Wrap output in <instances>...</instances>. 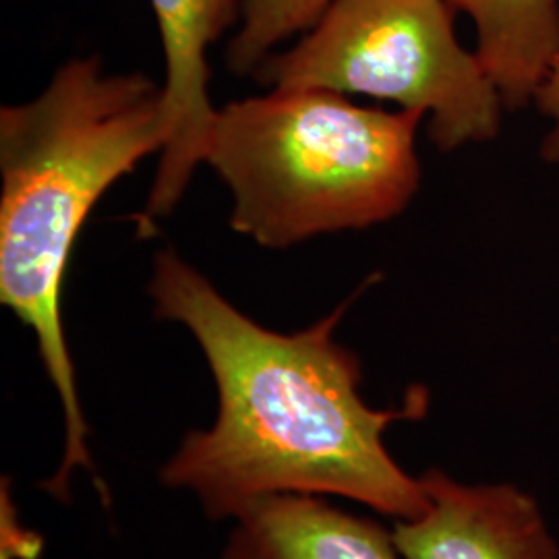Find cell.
Segmentation results:
<instances>
[{
    "label": "cell",
    "mask_w": 559,
    "mask_h": 559,
    "mask_svg": "<svg viewBox=\"0 0 559 559\" xmlns=\"http://www.w3.org/2000/svg\"><path fill=\"white\" fill-rule=\"evenodd\" d=\"M334 0H245L228 62L237 75L255 73L280 41L311 29Z\"/></svg>",
    "instance_id": "cell-9"
},
{
    "label": "cell",
    "mask_w": 559,
    "mask_h": 559,
    "mask_svg": "<svg viewBox=\"0 0 559 559\" xmlns=\"http://www.w3.org/2000/svg\"><path fill=\"white\" fill-rule=\"evenodd\" d=\"M429 503L399 520L402 559H558L539 506L512 485H466L441 471L420 475Z\"/></svg>",
    "instance_id": "cell-6"
},
{
    "label": "cell",
    "mask_w": 559,
    "mask_h": 559,
    "mask_svg": "<svg viewBox=\"0 0 559 559\" xmlns=\"http://www.w3.org/2000/svg\"><path fill=\"white\" fill-rule=\"evenodd\" d=\"M245 0H150L166 59L164 110L168 141L150 198L138 216L140 237L177 207L195 168L205 162L218 110L210 100L207 50L242 15Z\"/></svg>",
    "instance_id": "cell-5"
},
{
    "label": "cell",
    "mask_w": 559,
    "mask_h": 559,
    "mask_svg": "<svg viewBox=\"0 0 559 559\" xmlns=\"http://www.w3.org/2000/svg\"><path fill=\"white\" fill-rule=\"evenodd\" d=\"M154 313L191 332L212 371L218 413L162 464L164 487L187 491L207 519L235 520L280 493L338 496L380 514L419 516L429 498L385 448L396 420L420 419L427 392L400 408L360 396V360L336 340L350 300L293 334L247 318L173 251H162L147 286Z\"/></svg>",
    "instance_id": "cell-1"
},
{
    "label": "cell",
    "mask_w": 559,
    "mask_h": 559,
    "mask_svg": "<svg viewBox=\"0 0 559 559\" xmlns=\"http://www.w3.org/2000/svg\"><path fill=\"white\" fill-rule=\"evenodd\" d=\"M166 141L164 90L141 73L106 75L96 57L69 60L36 100L0 110V302L36 334L62 406V459L40 485L57 500L73 473L96 475L62 325L67 265L102 195Z\"/></svg>",
    "instance_id": "cell-2"
},
{
    "label": "cell",
    "mask_w": 559,
    "mask_h": 559,
    "mask_svg": "<svg viewBox=\"0 0 559 559\" xmlns=\"http://www.w3.org/2000/svg\"><path fill=\"white\" fill-rule=\"evenodd\" d=\"M535 104L545 119L551 120V129L540 145L543 160L559 164V67L540 85Z\"/></svg>",
    "instance_id": "cell-10"
},
{
    "label": "cell",
    "mask_w": 559,
    "mask_h": 559,
    "mask_svg": "<svg viewBox=\"0 0 559 559\" xmlns=\"http://www.w3.org/2000/svg\"><path fill=\"white\" fill-rule=\"evenodd\" d=\"M448 0H334L255 80L272 90H330L431 115L429 135L452 152L498 138L501 100L477 52L454 32Z\"/></svg>",
    "instance_id": "cell-4"
},
{
    "label": "cell",
    "mask_w": 559,
    "mask_h": 559,
    "mask_svg": "<svg viewBox=\"0 0 559 559\" xmlns=\"http://www.w3.org/2000/svg\"><path fill=\"white\" fill-rule=\"evenodd\" d=\"M477 27V57L510 110L559 67V0H448Z\"/></svg>",
    "instance_id": "cell-8"
},
{
    "label": "cell",
    "mask_w": 559,
    "mask_h": 559,
    "mask_svg": "<svg viewBox=\"0 0 559 559\" xmlns=\"http://www.w3.org/2000/svg\"><path fill=\"white\" fill-rule=\"evenodd\" d=\"M423 117L330 90H272L218 110L205 162L233 191V230L284 249L404 212L419 189Z\"/></svg>",
    "instance_id": "cell-3"
},
{
    "label": "cell",
    "mask_w": 559,
    "mask_h": 559,
    "mask_svg": "<svg viewBox=\"0 0 559 559\" xmlns=\"http://www.w3.org/2000/svg\"><path fill=\"white\" fill-rule=\"evenodd\" d=\"M233 522L222 559H402L392 531L323 496H270Z\"/></svg>",
    "instance_id": "cell-7"
}]
</instances>
